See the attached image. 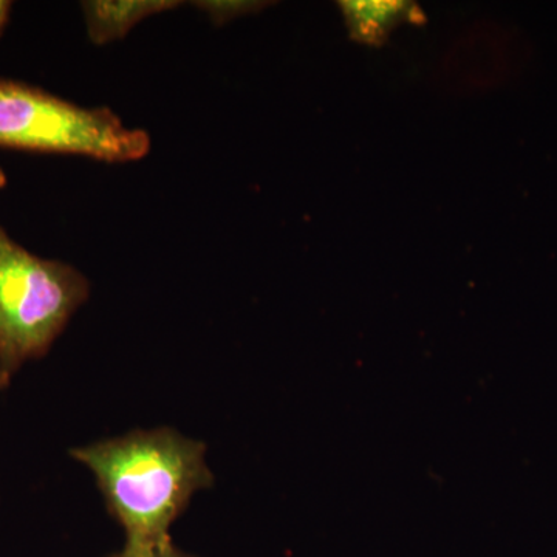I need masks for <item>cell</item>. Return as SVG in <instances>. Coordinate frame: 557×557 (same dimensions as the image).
<instances>
[{
    "label": "cell",
    "mask_w": 557,
    "mask_h": 557,
    "mask_svg": "<svg viewBox=\"0 0 557 557\" xmlns=\"http://www.w3.org/2000/svg\"><path fill=\"white\" fill-rule=\"evenodd\" d=\"M72 457L94 472L126 531L120 557H150L171 544L174 520L214 480L203 443L172 429L131 432L73 449Z\"/></svg>",
    "instance_id": "1"
},
{
    "label": "cell",
    "mask_w": 557,
    "mask_h": 557,
    "mask_svg": "<svg viewBox=\"0 0 557 557\" xmlns=\"http://www.w3.org/2000/svg\"><path fill=\"white\" fill-rule=\"evenodd\" d=\"M87 298L78 270L33 255L0 226V388L50 350Z\"/></svg>",
    "instance_id": "2"
},
{
    "label": "cell",
    "mask_w": 557,
    "mask_h": 557,
    "mask_svg": "<svg viewBox=\"0 0 557 557\" xmlns=\"http://www.w3.org/2000/svg\"><path fill=\"white\" fill-rule=\"evenodd\" d=\"M0 146L127 163L148 156L150 138L124 126L108 108H81L38 87L0 78Z\"/></svg>",
    "instance_id": "3"
},
{
    "label": "cell",
    "mask_w": 557,
    "mask_h": 557,
    "mask_svg": "<svg viewBox=\"0 0 557 557\" xmlns=\"http://www.w3.org/2000/svg\"><path fill=\"white\" fill-rule=\"evenodd\" d=\"M351 39L381 46L405 24H420L423 11L408 0H344L339 2Z\"/></svg>",
    "instance_id": "4"
},
{
    "label": "cell",
    "mask_w": 557,
    "mask_h": 557,
    "mask_svg": "<svg viewBox=\"0 0 557 557\" xmlns=\"http://www.w3.org/2000/svg\"><path fill=\"white\" fill-rule=\"evenodd\" d=\"M178 5L180 2L175 0H94L83 2V11L91 42L104 46L123 39L135 25L149 16L177 9Z\"/></svg>",
    "instance_id": "5"
},
{
    "label": "cell",
    "mask_w": 557,
    "mask_h": 557,
    "mask_svg": "<svg viewBox=\"0 0 557 557\" xmlns=\"http://www.w3.org/2000/svg\"><path fill=\"white\" fill-rule=\"evenodd\" d=\"M194 5L203 11L215 25H225L226 22L237 20L245 14L256 13L269 3L249 2V0H203Z\"/></svg>",
    "instance_id": "6"
},
{
    "label": "cell",
    "mask_w": 557,
    "mask_h": 557,
    "mask_svg": "<svg viewBox=\"0 0 557 557\" xmlns=\"http://www.w3.org/2000/svg\"><path fill=\"white\" fill-rule=\"evenodd\" d=\"M150 557H194L190 555H186V553L180 552V549L175 548L174 545L168 544L164 545L163 548L157 549Z\"/></svg>",
    "instance_id": "7"
},
{
    "label": "cell",
    "mask_w": 557,
    "mask_h": 557,
    "mask_svg": "<svg viewBox=\"0 0 557 557\" xmlns=\"http://www.w3.org/2000/svg\"><path fill=\"white\" fill-rule=\"evenodd\" d=\"M11 13V2L7 0H0V36L3 35L7 24H9Z\"/></svg>",
    "instance_id": "8"
},
{
    "label": "cell",
    "mask_w": 557,
    "mask_h": 557,
    "mask_svg": "<svg viewBox=\"0 0 557 557\" xmlns=\"http://www.w3.org/2000/svg\"><path fill=\"white\" fill-rule=\"evenodd\" d=\"M7 185V175L3 174V171L0 170V188Z\"/></svg>",
    "instance_id": "9"
}]
</instances>
